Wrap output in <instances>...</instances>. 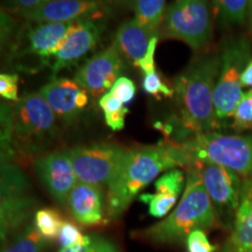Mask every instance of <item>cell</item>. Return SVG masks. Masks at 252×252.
<instances>
[{"label": "cell", "mask_w": 252, "mask_h": 252, "mask_svg": "<svg viewBox=\"0 0 252 252\" xmlns=\"http://www.w3.org/2000/svg\"><path fill=\"white\" fill-rule=\"evenodd\" d=\"M190 166L213 163L252 178V134H223L210 131L179 143ZM188 169V168H187Z\"/></svg>", "instance_id": "cell-5"}, {"label": "cell", "mask_w": 252, "mask_h": 252, "mask_svg": "<svg viewBox=\"0 0 252 252\" xmlns=\"http://www.w3.org/2000/svg\"><path fill=\"white\" fill-rule=\"evenodd\" d=\"M125 147L113 143L77 145L68 149L77 181L108 188Z\"/></svg>", "instance_id": "cell-9"}, {"label": "cell", "mask_w": 252, "mask_h": 252, "mask_svg": "<svg viewBox=\"0 0 252 252\" xmlns=\"http://www.w3.org/2000/svg\"><path fill=\"white\" fill-rule=\"evenodd\" d=\"M0 96L2 99L17 102L19 99V75L1 72L0 75Z\"/></svg>", "instance_id": "cell-32"}, {"label": "cell", "mask_w": 252, "mask_h": 252, "mask_svg": "<svg viewBox=\"0 0 252 252\" xmlns=\"http://www.w3.org/2000/svg\"><path fill=\"white\" fill-rule=\"evenodd\" d=\"M34 224L39 230L41 235L50 243L59 239L60 231L63 225L64 220L62 219L61 214L53 208H42L36 210L33 220Z\"/></svg>", "instance_id": "cell-25"}, {"label": "cell", "mask_w": 252, "mask_h": 252, "mask_svg": "<svg viewBox=\"0 0 252 252\" xmlns=\"http://www.w3.org/2000/svg\"><path fill=\"white\" fill-rule=\"evenodd\" d=\"M220 252H232V251H231V249H230V248L228 247V245H225V248L223 249L222 251H220Z\"/></svg>", "instance_id": "cell-37"}, {"label": "cell", "mask_w": 252, "mask_h": 252, "mask_svg": "<svg viewBox=\"0 0 252 252\" xmlns=\"http://www.w3.org/2000/svg\"><path fill=\"white\" fill-rule=\"evenodd\" d=\"M88 241H89V235L82 234L77 223L64 220L59 236V243L61 245L60 249L82 247L86 245Z\"/></svg>", "instance_id": "cell-27"}, {"label": "cell", "mask_w": 252, "mask_h": 252, "mask_svg": "<svg viewBox=\"0 0 252 252\" xmlns=\"http://www.w3.org/2000/svg\"><path fill=\"white\" fill-rule=\"evenodd\" d=\"M160 36H153L150 41L149 49H147L146 55L144 56L143 59L138 62V64L135 65L137 68H139L141 71H143L144 75L150 74V72H153L157 70L156 68V50L158 42H159Z\"/></svg>", "instance_id": "cell-33"}, {"label": "cell", "mask_w": 252, "mask_h": 252, "mask_svg": "<svg viewBox=\"0 0 252 252\" xmlns=\"http://www.w3.org/2000/svg\"><path fill=\"white\" fill-rule=\"evenodd\" d=\"M194 166L197 167L202 176L204 187L215 209L217 222L231 231L241 203L244 178L225 167L213 163H197Z\"/></svg>", "instance_id": "cell-10"}, {"label": "cell", "mask_w": 252, "mask_h": 252, "mask_svg": "<svg viewBox=\"0 0 252 252\" xmlns=\"http://www.w3.org/2000/svg\"><path fill=\"white\" fill-rule=\"evenodd\" d=\"M50 0H5V8L13 14L35 8L37 6L46 4Z\"/></svg>", "instance_id": "cell-34"}, {"label": "cell", "mask_w": 252, "mask_h": 252, "mask_svg": "<svg viewBox=\"0 0 252 252\" xmlns=\"http://www.w3.org/2000/svg\"><path fill=\"white\" fill-rule=\"evenodd\" d=\"M232 130L244 132L252 128V89L244 91L232 116Z\"/></svg>", "instance_id": "cell-26"}, {"label": "cell", "mask_w": 252, "mask_h": 252, "mask_svg": "<svg viewBox=\"0 0 252 252\" xmlns=\"http://www.w3.org/2000/svg\"><path fill=\"white\" fill-rule=\"evenodd\" d=\"M58 121L40 93L19 98L12 105L14 152L23 157L42 156L58 138Z\"/></svg>", "instance_id": "cell-4"}, {"label": "cell", "mask_w": 252, "mask_h": 252, "mask_svg": "<svg viewBox=\"0 0 252 252\" xmlns=\"http://www.w3.org/2000/svg\"><path fill=\"white\" fill-rule=\"evenodd\" d=\"M186 175L179 168L167 171L154 182L156 193L139 195L141 202L149 206V213L156 219H165L175 207L179 196L185 190Z\"/></svg>", "instance_id": "cell-18"}, {"label": "cell", "mask_w": 252, "mask_h": 252, "mask_svg": "<svg viewBox=\"0 0 252 252\" xmlns=\"http://www.w3.org/2000/svg\"><path fill=\"white\" fill-rule=\"evenodd\" d=\"M242 87L247 88V89H252V58L250 61L248 62L247 67H245L243 74L241 77Z\"/></svg>", "instance_id": "cell-35"}, {"label": "cell", "mask_w": 252, "mask_h": 252, "mask_svg": "<svg viewBox=\"0 0 252 252\" xmlns=\"http://www.w3.org/2000/svg\"><path fill=\"white\" fill-rule=\"evenodd\" d=\"M252 58V42L248 35L226 37L219 52L220 67L217 75L214 108L216 128L229 125L236 106L243 94L241 77Z\"/></svg>", "instance_id": "cell-6"}, {"label": "cell", "mask_w": 252, "mask_h": 252, "mask_svg": "<svg viewBox=\"0 0 252 252\" xmlns=\"http://www.w3.org/2000/svg\"><path fill=\"white\" fill-rule=\"evenodd\" d=\"M104 31V24L98 19L77 21L50 65L54 74L71 68L97 46Z\"/></svg>", "instance_id": "cell-16"}, {"label": "cell", "mask_w": 252, "mask_h": 252, "mask_svg": "<svg viewBox=\"0 0 252 252\" xmlns=\"http://www.w3.org/2000/svg\"><path fill=\"white\" fill-rule=\"evenodd\" d=\"M124 68V59L115 46L111 45L103 52L82 64L75 74L74 81L90 94L93 98H100L111 90Z\"/></svg>", "instance_id": "cell-14"}, {"label": "cell", "mask_w": 252, "mask_h": 252, "mask_svg": "<svg viewBox=\"0 0 252 252\" xmlns=\"http://www.w3.org/2000/svg\"><path fill=\"white\" fill-rule=\"evenodd\" d=\"M116 0H50L35 8L20 12L30 23H76L86 19H98L110 13Z\"/></svg>", "instance_id": "cell-11"}, {"label": "cell", "mask_w": 252, "mask_h": 252, "mask_svg": "<svg viewBox=\"0 0 252 252\" xmlns=\"http://www.w3.org/2000/svg\"><path fill=\"white\" fill-rule=\"evenodd\" d=\"M219 224L202 176L196 166L187 169L186 187L180 202L165 219L147 228L132 232L134 238L153 244L173 245L186 243L194 230H209Z\"/></svg>", "instance_id": "cell-3"}, {"label": "cell", "mask_w": 252, "mask_h": 252, "mask_svg": "<svg viewBox=\"0 0 252 252\" xmlns=\"http://www.w3.org/2000/svg\"><path fill=\"white\" fill-rule=\"evenodd\" d=\"M27 176L13 161H1L0 241L5 247L31 224L36 198L31 194Z\"/></svg>", "instance_id": "cell-7"}, {"label": "cell", "mask_w": 252, "mask_h": 252, "mask_svg": "<svg viewBox=\"0 0 252 252\" xmlns=\"http://www.w3.org/2000/svg\"><path fill=\"white\" fill-rule=\"evenodd\" d=\"M59 252H121L118 245L99 235H89L86 245L76 248L60 249Z\"/></svg>", "instance_id": "cell-28"}, {"label": "cell", "mask_w": 252, "mask_h": 252, "mask_svg": "<svg viewBox=\"0 0 252 252\" xmlns=\"http://www.w3.org/2000/svg\"><path fill=\"white\" fill-rule=\"evenodd\" d=\"M223 27H239L248 23L250 0H212Z\"/></svg>", "instance_id": "cell-22"}, {"label": "cell", "mask_w": 252, "mask_h": 252, "mask_svg": "<svg viewBox=\"0 0 252 252\" xmlns=\"http://www.w3.org/2000/svg\"><path fill=\"white\" fill-rule=\"evenodd\" d=\"M230 232L226 245L232 252H252V178H244L241 203Z\"/></svg>", "instance_id": "cell-20"}, {"label": "cell", "mask_w": 252, "mask_h": 252, "mask_svg": "<svg viewBox=\"0 0 252 252\" xmlns=\"http://www.w3.org/2000/svg\"><path fill=\"white\" fill-rule=\"evenodd\" d=\"M99 108L104 113V121L105 124L112 131H122L125 126V117L127 115L128 109L125 104H123L118 98H116L110 93L104 94L98 100Z\"/></svg>", "instance_id": "cell-24"}, {"label": "cell", "mask_w": 252, "mask_h": 252, "mask_svg": "<svg viewBox=\"0 0 252 252\" xmlns=\"http://www.w3.org/2000/svg\"><path fill=\"white\" fill-rule=\"evenodd\" d=\"M188 252H215L216 247L209 242L204 230L197 229L191 231L186 239Z\"/></svg>", "instance_id": "cell-31"}, {"label": "cell", "mask_w": 252, "mask_h": 252, "mask_svg": "<svg viewBox=\"0 0 252 252\" xmlns=\"http://www.w3.org/2000/svg\"><path fill=\"white\" fill-rule=\"evenodd\" d=\"M143 90L151 96L158 97H174V90L173 88H169L165 82L162 81L161 76L159 75L158 70L150 72V74L144 75L143 78Z\"/></svg>", "instance_id": "cell-29"}, {"label": "cell", "mask_w": 252, "mask_h": 252, "mask_svg": "<svg viewBox=\"0 0 252 252\" xmlns=\"http://www.w3.org/2000/svg\"><path fill=\"white\" fill-rule=\"evenodd\" d=\"M152 37L150 31L141 26L137 19L132 18L119 26L113 46L117 48L123 59H126L135 67L146 55Z\"/></svg>", "instance_id": "cell-19"}, {"label": "cell", "mask_w": 252, "mask_h": 252, "mask_svg": "<svg viewBox=\"0 0 252 252\" xmlns=\"http://www.w3.org/2000/svg\"><path fill=\"white\" fill-rule=\"evenodd\" d=\"M33 166L53 200L62 209H67L69 195L78 182L68 149L42 154L34 160Z\"/></svg>", "instance_id": "cell-13"}, {"label": "cell", "mask_w": 252, "mask_h": 252, "mask_svg": "<svg viewBox=\"0 0 252 252\" xmlns=\"http://www.w3.org/2000/svg\"><path fill=\"white\" fill-rule=\"evenodd\" d=\"M219 67V53H206L194 59L175 78L176 122L184 141L216 128L214 93Z\"/></svg>", "instance_id": "cell-2"}, {"label": "cell", "mask_w": 252, "mask_h": 252, "mask_svg": "<svg viewBox=\"0 0 252 252\" xmlns=\"http://www.w3.org/2000/svg\"><path fill=\"white\" fill-rule=\"evenodd\" d=\"M248 25L252 32V0H250V6H249V15H248Z\"/></svg>", "instance_id": "cell-36"}, {"label": "cell", "mask_w": 252, "mask_h": 252, "mask_svg": "<svg viewBox=\"0 0 252 252\" xmlns=\"http://www.w3.org/2000/svg\"><path fill=\"white\" fill-rule=\"evenodd\" d=\"M110 93L126 105L134 99L135 94H137V87H135L133 81L128 77L121 76L113 84Z\"/></svg>", "instance_id": "cell-30"}, {"label": "cell", "mask_w": 252, "mask_h": 252, "mask_svg": "<svg viewBox=\"0 0 252 252\" xmlns=\"http://www.w3.org/2000/svg\"><path fill=\"white\" fill-rule=\"evenodd\" d=\"M76 23H33L25 31L24 43L12 46V59L33 58L41 65L47 64L54 59Z\"/></svg>", "instance_id": "cell-12"}, {"label": "cell", "mask_w": 252, "mask_h": 252, "mask_svg": "<svg viewBox=\"0 0 252 252\" xmlns=\"http://www.w3.org/2000/svg\"><path fill=\"white\" fill-rule=\"evenodd\" d=\"M190 163L179 143L125 149L119 165L106 188L105 209L109 220H117L144 188L161 173Z\"/></svg>", "instance_id": "cell-1"}, {"label": "cell", "mask_w": 252, "mask_h": 252, "mask_svg": "<svg viewBox=\"0 0 252 252\" xmlns=\"http://www.w3.org/2000/svg\"><path fill=\"white\" fill-rule=\"evenodd\" d=\"M117 5L132 9L134 18L153 36H160V30L165 14L166 0H116Z\"/></svg>", "instance_id": "cell-21"}, {"label": "cell", "mask_w": 252, "mask_h": 252, "mask_svg": "<svg viewBox=\"0 0 252 252\" xmlns=\"http://www.w3.org/2000/svg\"><path fill=\"white\" fill-rule=\"evenodd\" d=\"M49 244L50 242L40 234L33 222L2 247L1 252H46Z\"/></svg>", "instance_id": "cell-23"}, {"label": "cell", "mask_w": 252, "mask_h": 252, "mask_svg": "<svg viewBox=\"0 0 252 252\" xmlns=\"http://www.w3.org/2000/svg\"><path fill=\"white\" fill-rule=\"evenodd\" d=\"M67 209L72 220L83 226H97L104 223L103 189L78 181L68 197Z\"/></svg>", "instance_id": "cell-17"}, {"label": "cell", "mask_w": 252, "mask_h": 252, "mask_svg": "<svg viewBox=\"0 0 252 252\" xmlns=\"http://www.w3.org/2000/svg\"><path fill=\"white\" fill-rule=\"evenodd\" d=\"M39 93L62 124L70 126L80 119L89 103V94L76 81L67 77L54 78Z\"/></svg>", "instance_id": "cell-15"}, {"label": "cell", "mask_w": 252, "mask_h": 252, "mask_svg": "<svg viewBox=\"0 0 252 252\" xmlns=\"http://www.w3.org/2000/svg\"><path fill=\"white\" fill-rule=\"evenodd\" d=\"M214 35L209 0H173L163 14L160 36L182 41L195 52L204 50Z\"/></svg>", "instance_id": "cell-8"}]
</instances>
